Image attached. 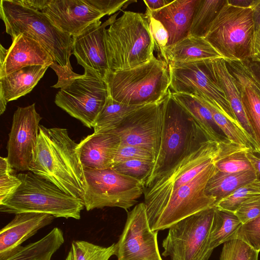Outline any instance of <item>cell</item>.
Here are the masks:
<instances>
[{
    "mask_svg": "<svg viewBox=\"0 0 260 260\" xmlns=\"http://www.w3.org/2000/svg\"><path fill=\"white\" fill-rule=\"evenodd\" d=\"M119 145V136L112 131L87 136L78 143L83 168L94 170L111 168Z\"/></svg>",
    "mask_w": 260,
    "mask_h": 260,
    "instance_id": "7402d4cb",
    "label": "cell"
},
{
    "mask_svg": "<svg viewBox=\"0 0 260 260\" xmlns=\"http://www.w3.org/2000/svg\"><path fill=\"white\" fill-rule=\"evenodd\" d=\"M108 96L105 80L94 71L84 69V74L60 88L55 103L91 128Z\"/></svg>",
    "mask_w": 260,
    "mask_h": 260,
    "instance_id": "8fae6325",
    "label": "cell"
},
{
    "mask_svg": "<svg viewBox=\"0 0 260 260\" xmlns=\"http://www.w3.org/2000/svg\"><path fill=\"white\" fill-rule=\"evenodd\" d=\"M105 42L109 72L136 67L154 56L148 19L142 13L123 12L105 30Z\"/></svg>",
    "mask_w": 260,
    "mask_h": 260,
    "instance_id": "3957f363",
    "label": "cell"
},
{
    "mask_svg": "<svg viewBox=\"0 0 260 260\" xmlns=\"http://www.w3.org/2000/svg\"><path fill=\"white\" fill-rule=\"evenodd\" d=\"M247 149L231 153L217 159L215 162L217 170L225 173H236L253 170L246 155Z\"/></svg>",
    "mask_w": 260,
    "mask_h": 260,
    "instance_id": "74e56055",
    "label": "cell"
},
{
    "mask_svg": "<svg viewBox=\"0 0 260 260\" xmlns=\"http://www.w3.org/2000/svg\"><path fill=\"white\" fill-rule=\"evenodd\" d=\"M246 155L255 173L256 179L254 182L260 186V149H248Z\"/></svg>",
    "mask_w": 260,
    "mask_h": 260,
    "instance_id": "bcb514c9",
    "label": "cell"
},
{
    "mask_svg": "<svg viewBox=\"0 0 260 260\" xmlns=\"http://www.w3.org/2000/svg\"><path fill=\"white\" fill-rule=\"evenodd\" d=\"M154 162L133 159L114 165L111 168L117 172L139 180L144 185L150 176Z\"/></svg>",
    "mask_w": 260,
    "mask_h": 260,
    "instance_id": "d590c367",
    "label": "cell"
},
{
    "mask_svg": "<svg viewBox=\"0 0 260 260\" xmlns=\"http://www.w3.org/2000/svg\"><path fill=\"white\" fill-rule=\"evenodd\" d=\"M55 217L44 213L26 212L14 218L0 231V257H2L50 224Z\"/></svg>",
    "mask_w": 260,
    "mask_h": 260,
    "instance_id": "ffe728a7",
    "label": "cell"
},
{
    "mask_svg": "<svg viewBox=\"0 0 260 260\" xmlns=\"http://www.w3.org/2000/svg\"><path fill=\"white\" fill-rule=\"evenodd\" d=\"M50 67L53 69L58 76L57 83L52 86L53 88H61L81 75L74 73L72 71L70 61L64 67L60 66L56 62L54 61Z\"/></svg>",
    "mask_w": 260,
    "mask_h": 260,
    "instance_id": "f6af8a7d",
    "label": "cell"
},
{
    "mask_svg": "<svg viewBox=\"0 0 260 260\" xmlns=\"http://www.w3.org/2000/svg\"><path fill=\"white\" fill-rule=\"evenodd\" d=\"M197 98L209 110L216 123L231 142L248 149H260V146L250 139L238 123L226 117L207 101Z\"/></svg>",
    "mask_w": 260,
    "mask_h": 260,
    "instance_id": "1f68e13d",
    "label": "cell"
},
{
    "mask_svg": "<svg viewBox=\"0 0 260 260\" xmlns=\"http://www.w3.org/2000/svg\"><path fill=\"white\" fill-rule=\"evenodd\" d=\"M256 179L254 170L225 173L216 169L215 174L208 180L205 192L207 196L215 199L216 204L239 188L254 182Z\"/></svg>",
    "mask_w": 260,
    "mask_h": 260,
    "instance_id": "f1b7e54d",
    "label": "cell"
},
{
    "mask_svg": "<svg viewBox=\"0 0 260 260\" xmlns=\"http://www.w3.org/2000/svg\"><path fill=\"white\" fill-rule=\"evenodd\" d=\"M235 239H240L259 253L260 251V215L242 224Z\"/></svg>",
    "mask_w": 260,
    "mask_h": 260,
    "instance_id": "f35d334b",
    "label": "cell"
},
{
    "mask_svg": "<svg viewBox=\"0 0 260 260\" xmlns=\"http://www.w3.org/2000/svg\"><path fill=\"white\" fill-rule=\"evenodd\" d=\"M258 196H260V186L254 181L239 188L217 203L215 207L235 213L243 203Z\"/></svg>",
    "mask_w": 260,
    "mask_h": 260,
    "instance_id": "e575fe53",
    "label": "cell"
},
{
    "mask_svg": "<svg viewBox=\"0 0 260 260\" xmlns=\"http://www.w3.org/2000/svg\"><path fill=\"white\" fill-rule=\"evenodd\" d=\"M258 0H228L229 4L242 8H252L257 2Z\"/></svg>",
    "mask_w": 260,
    "mask_h": 260,
    "instance_id": "f907efd6",
    "label": "cell"
},
{
    "mask_svg": "<svg viewBox=\"0 0 260 260\" xmlns=\"http://www.w3.org/2000/svg\"><path fill=\"white\" fill-rule=\"evenodd\" d=\"M166 61L187 62L222 57L204 38L188 36L165 50Z\"/></svg>",
    "mask_w": 260,
    "mask_h": 260,
    "instance_id": "83f0119b",
    "label": "cell"
},
{
    "mask_svg": "<svg viewBox=\"0 0 260 260\" xmlns=\"http://www.w3.org/2000/svg\"><path fill=\"white\" fill-rule=\"evenodd\" d=\"M172 94L193 119L207 140L231 142L216 123L209 110L199 99L182 93L172 92Z\"/></svg>",
    "mask_w": 260,
    "mask_h": 260,
    "instance_id": "484cf974",
    "label": "cell"
},
{
    "mask_svg": "<svg viewBox=\"0 0 260 260\" xmlns=\"http://www.w3.org/2000/svg\"><path fill=\"white\" fill-rule=\"evenodd\" d=\"M22 183L15 193L0 205L1 212L44 213L55 217L79 219L84 205L81 199L64 192L31 172L17 174Z\"/></svg>",
    "mask_w": 260,
    "mask_h": 260,
    "instance_id": "8992f818",
    "label": "cell"
},
{
    "mask_svg": "<svg viewBox=\"0 0 260 260\" xmlns=\"http://www.w3.org/2000/svg\"><path fill=\"white\" fill-rule=\"evenodd\" d=\"M142 106L127 105L109 96L95 120L93 134L105 133L115 129L132 112Z\"/></svg>",
    "mask_w": 260,
    "mask_h": 260,
    "instance_id": "4dcf8cb0",
    "label": "cell"
},
{
    "mask_svg": "<svg viewBox=\"0 0 260 260\" xmlns=\"http://www.w3.org/2000/svg\"><path fill=\"white\" fill-rule=\"evenodd\" d=\"M258 255L245 242L234 239L223 244L219 260H258Z\"/></svg>",
    "mask_w": 260,
    "mask_h": 260,
    "instance_id": "8d00e7d4",
    "label": "cell"
},
{
    "mask_svg": "<svg viewBox=\"0 0 260 260\" xmlns=\"http://www.w3.org/2000/svg\"><path fill=\"white\" fill-rule=\"evenodd\" d=\"M246 149L233 143L206 140L177 161L144 188V204L148 221L159 212L172 193L190 181L210 164L230 153Z\"/></svg>",
    "mask_w": 260,
    "mask_h": 260,
    "instance_id": "7a4b0ae2",
    "label": "cell"
},
{
    "mask_svg": "<svg viewBox=\"0 0 260 260\" xmlns=\"http://www.w3.org/2000/svg\"><path fill=\"white\" fill-rule=\"evenodd\" d=\"M210 64L216 81L224 92L238 122L250 139L258 144L247 118L239 90L224 59H210Z\"/></svg>",
    "mask_w": 260,
    "mask_h": 260,
    "instance_id": "d4e9b609",
    "label": "cell"
},
{
    "mask_svg": "<svg viewBox=\"0 0 260 260\" xmlns=\"http://www.w3.org/2000/svg\"><path fill=\"white\" fill-rule=\"evenodd\" d=\"M64 242L62 230L55 227L39 240L20 246L0 260H50Z\"/></svg>",
    "mask_w": 260,
    "mask_h": 260,
    "instance_id": "4316f807",
    "label": "cell"
},
{
    "mask_svg": "<svg viewBox=\"0 0 260 260\" xmlns=\"http://www.w3.org/2000/svg\"><path fill=\"white\" fill-rule=\"evenodd\" d=\"M242 223L234 212L215 207L214 217L208 240V252L221 244L235 239Z\"/></svg>",
    "mask_w": 260,
    "mask_h": 260,
    "instance_id": "f546056e",
    "label": "cell"
},
{
    "mask_svg": "<svg viewBox=\"0 0 260 260\" xmlns=\"http://www.w3.org/2000/svg\"><path fill=\"white\" fill-rule=\"evenodd\" d=\"M49 66H30L0 77V114L7 104L29 93L43 77Z\"/></svg>",
    "mask_w": 260,
    "mask_h": 260,
    "instance_id": "cb8c5ba5",
    "label": "cell"
},
{
    "mask_svg": "<svg viewBox=\"0 0 260 260\" xmlns=\"http://www.w3.org/2000/svg\"><path fill=\"white\" fill-rule=\"evenodd\" d=\"M207 140L169 89L162 103V123L159 150L151 173L144 184L149 187L184 155Z\"/></svg>",
    "mask_w": 260,
    "mask_h": 260,
    "instance_id": "277c9868",
    "label": "cell"
},
{
    "mask_svg": "<svg viewBox=\"0 0 260 260\" xmlns=\"http://www.w3.org/2000/svg\"><path fill=\"white\" fill-rule=\"evenodd\" d=\"M29 171L82 200L86 186L84 168L78 143L70 137L67 129L40 124L35 158Z\"/></svg>",
    "mask_w": 260,
    "mask_h": 260,
    "instance_id": "6da1fadb",
    "label": "cell"
},
{
    "mask_svg": "<svg viewBox=\"0 0 260 260\" xmlns=\"http://www.w3.org/2000/svg\"><path fill=\"white\" fill-rule=\"evenodd\" d=\"M164 100L141 107L127 116L117 128L110 131L119 136L120 145L148 149L156 157L160 142Z\"/></svg>",
    "mask_w": 260,
    "mask_h": 260,
    "instance_id": "2e32d148",
    "label": "cell"
},
{
    "mask_svg": "<svg viewBox=\"0 0 260 260\" xmlns=\"http://www.w3.org/2000/svg\"><path fill=\"white\" fill-rule=\"evenodd\" d=\"M87 3L103 14L111 15L120 10L128 4L136 2V1L126 0H86Z\"/></svg>",
    "mask_w": 260,
    "mask_h": 260,
    "instance_id": "ee69618b",
    "label": "cell"
},
{
    "mask_svg": "<svg viewBox=\"0 0 260 260\" xmlns=\"http://www.w3.org/2000/svg\"><path fill=\"white\" fill-rule=\"evenodd\" d=\"M217 160L172 193L159 212L149 222L152 230L169 229L189 216L215 207V199L207 196L205 190L208 180L216 171Z\"/></svg>",
    "mask_w": 260,
    "mask_h": 260,
    "instance_id": "7c38bea8",
    "label": "cell"
},
{
    "mask_svg": "<svg viewBox=\"0 0 260 260\" xmlns=\"http://www.w3.org/2000/svg\"><path fill=\"white\" fill-rule=\"evenodd\" d=\"M158 232L150 228L144 202L127 213L116 245L117 260H162L157 244Z\"/></svg>",
    "mask_w": 260,
    "mask_h": 260,
    "instance_id": "5bb4252c",
    "label": "cell"
},
{
    "mask_svg": "<svg viewBox=\"0 0 260 260\" xmlns=\"http://www.w3.org/2000/svg\"><path fill=\"white\" fill-rule=\"evenodd\" d=\"M241 223H244L260 215V196L250 198L235 211Z\"/></svg>",
    "mask_w": 260,
    "mask_h": 260,
    "instance_id": "7bdbcfd3",
    "label": "cell"
},
{
    "mask_svg": "<svg viewBox=\"0 0 260 260\" xmlns=\"http://www.w3.org/2000/svg\"><path fill=\"white\" fill-rule=\"evenodd\" d=\"M251 59L260 62V27L255 29Z\"/></svg>",
    "mask_w": 260,
    "mask_h": 260,
    "instance_id": "c3c4849f",
    "label": "cell"
},
{
    "mask_svg": "<svg viewBox=\"0 0 260 260\" xmlns=\"http://www.w3.org/2000/svg\"><path fill=\"white\" fill-rule=\"evenodd\" d=\"M115 243L103 247L90 242L77 240L72 243L65 260H109L116 255Z\"/></svg>",
    "mask_w": 260,
    "mask_h": 260,
    "instance_id": "836d02e7",
    "label": "cell"
},
{
    "mask_svg": "<svg viewBox=\"0 0 260 260\" xmlns=\"http://www.w3.org/2000/svg\"><path fill=\"white\" fill-rule=\"evenodd\" d=\"M115 13L102 24L98 20L86 27L81 34L73 37L72 53L78 63L89 69L105 80L109 72L106 55L105 32L107 26L116 19Z\"/></svg>",
    "mask_w": 260,
    "mask_h": 260,
    "instance_id": "e0dca14e",
    "label": "cell"
},
{
    "mask_svg": "<svg viewBox=\"0 0 260 260\" xmlns=\"http://www.w3.org/2000/svg\"><path fill=\"white\" fill-rule=\"evenodd\" d=\"M146 16L148 19L150 30L154 42L155 47H156L158 52V57L166 61L165 50L169 40L168 31L160 22L149 16Z\"/></svg>",
    "mask_w": 260,
    "mask_h": 260,
    "instance_id": "60d3db41",
    "label": "cell"
},
{
    "mask_svg": "<svg viewBox=\"0 0 260 260\" xmlns=\"http://www.w3.org/2000/svg\"><path fill=\"white\" fill-rule=\"evenodd\" d=\"M214 208L189 216L169 229L162 255L171 260H208V240Z\"/></svg>",
    "mask_w": 260,
    "mask_h": 260,
    "instance_id": "4fadbf2b",
    "label": "cell"
},
{
    "mask_svg": "<svg viewBox=\"0 0 260 260\" xmlns=\"http://www.w3.org/2000/svg\"><path fill=\"white\" fill-rule=\"evenodd\" d=\"M198 2L199 0L173 1L157 11L146 10L145 14L157 20L164 26L169 34V46L189 35Z\"/></svg>",
    "mask_w": 260,
    "mask_h": 260,
    "instance_id": "44dd1931",
    "label": "cell"
},
{
    "mask_svg": "<svg viewBox=\"0 0 260 260\" xmlns=\"http://www.w3.org/2000/svg\"><path fill=\"white\" fill-rule=\"evenodd\" d=\"M253 11V17L255 29L260 27V0L251 8Z\"/></svg>",
    "mask_w": 260,
    "mask_h": 260,
    "instance_id": "816d5d0a",
    "label": "cell"
},
{
    "mask_svg": "<svg viewBox=\"0 0 260 260\" xmlns=\"http://www.w3.org/2000/svg\"><path fill=\"white\" fill-rule=\"evenodd\" d=\"M253 78L260 84V62L249 59L243 61Z\"/></svg>",
    "mask_w": 260,
    "mask_h": 260,
    "instance_id": "7dc6e473",
    "label": "cell"
},
{
    "mask_svg": "<svg viewBox=\"0 0 260 260\" xmlns=\"http://www.w3.org/2000/svg\"><path fill=\"white\" fill-rule=\"evenodd\" d=\"M253 80H254V82L255 84L256 90V91H257V93H258V95H259V96L260 97V84H259L256 81H255L254 79H253Z\"/></svg>",
    "mask_w": 260,
    "mask_h": 260,
    "instance_id": "f5cc1de1",
    "label": "cell"
},
{
    "mask_svg": "<svg viewBox=\"0 0 260 260\" xmlns=\"http://www.w3.org/2000/svg\"><path fill=\"white\" fill-rule=\"evenodd\" d=\"M143 2L147 7V10L150 11H155L161 9L171 3L172 1L168 0H144Z\"/></svg>",
    "mask_w": 260,
    "mask_h": 260,
    "instance_id": "681fc988",
    "label": "cell"
},
{
    "mask_svg": "<svg viewBox=\"0 0 260 260\" xmlns=\"http://www.w3.org/2000/svg\"><path fill=\"white\" fill-rule=\"evenodd\" d=\"M133 159H139L154 162L155 156L148 149L132 145H119L116 151L112 167L118 163Z\"/></svg>",
    "mask_w": 260,
    "mask_h": 260,
    "instance_id": "ab89813d",
    "label": "cell"
},
{
    "mask_svg": "<svg viewBox=\"0 0 260 260\" xmlns=\"http://www.w3.org/2000/svg\"><path fill=\"white\" fill-rule=\"evenodd\" d=\"M224 60L239 90L247 118L260 146V97L253 79L243 61Z\"/></svg>",
    "mask_w": 260,
    "mask_h": 260,
    "instance_id": "603a6c76",
    "label": "cell"
},
{
    "mask_svg": "<svg viewBox=\"0 0 260 260\" xmlns=\"http://www.w3.org/2000/svg\"><path fill=\"white\" fill-rule=\"evenodd\" d=\"M105 80L109 96L130 106H143L162 101L170 86L168 64L154 56L136 67L110 72Z\"/></svg>",
    "mask_w": 260,
    "mask_h": 260,
    "instance_id": "5b68a950",
    "label": "cell"
},
{
    "mask_svg": "<svg viewBox=\"0 0 260 260\" xmlns=\"http://www.w3.org/2000/svg\"><path fill=\"white\" fill-rule=\"evenodd\" d=\"M14 170L0 171V205L10 198L22 183Z\"/></svg>",
    "mask_w": 260,
    "mask_h": 260,
    "instance_id": "b9f144b4",
    "label": "cell"
},
{
    "mask_svg": "<svg viewBox=\"0 0 260 260\" xmlns=\"http://www.w3.org/2000/svg\"><path fill=\"white\" fill-rule=\"evenodd\" d=\"M0 77L30 66H50L54 60L37 41L21 34L8 49L0 48Z\"/></svg>",
    "mask_w": 260,
    "mask_h": 260,
    "instance_id": "d6986e66",
    "label": "cell"
},
{
    "mask_svg": "<svg viewBox=\"0 0 260 260\" xmlns=\"http://www.w3.org/2000/svg\"><path fill=\"white\" fill-rule=\"evenodd\" d=\"M210 60L169 62L170 89L173 92L201 98L238 123L224 92L213 75Z\"/></svg>",
    "mask_w": 260,
    "mask_h": 260,
    "instance_id": "30bf717a",
    "label": "cell"
},
{
    "mask_svg": "<svg viewBox=\"0 0 260 260\" xmlns=\"http://www.w3.org/2000/svg\"><path fill=\"white\" fill-rule=\"evenodd\" d=\"M84 171L86 186L82 201L87 211L106 207L127 211L144 193V185L139 180L112 168Z\"/></svg>",
    "mask_w": 260,
    "mask_h": 260,
    "instance_id": "9c48e42d",
    "label": "cell"
},
{
    "mask_svg": "<svg viewBox=\"0 0 260 260\" xmlns=\"http://www.w3.org/2000/svg\"><path fill=\"white\" fill-rule=\"evenodd\" d=\"M0 16L12 40L22 34L38 42L54 61L66 66L72 54L73 37L61 31L42 12L18 1L1 0Z\"/></svg>",
    "mask_w": 260,
    "mask_h": 260,
    "instance_id": "52a82bcc",
    "label": "cell"
},
{
    "mask_svg": "<svg viewBox=\"0 0 260 260\" xmlns=\"http://www.w3.org/2000/svg\"><path fill=\"white\" fill-rule=\"evenodd\" d=\"M255 26L251 8L228 3L204 38L225 59H251Z\"/></svg>",
    "mask_w": 260,
    "mask_h": 260,
    "instance_id": "ba28073f",
    "label": "cell"
},
{
    "mask_svg": "<svg viewBox=\"0 0 260 260\" xmlns=\"http://www.w3.org/2000/svg\"><path fill=\"white\" fill-rule=\"evenodd\" d=\"M41 119L35 103L18 107L15 111L7 147V157L14 170L29 171L35 158Z\"/></svg>",
    "mask_w": 260,
    "mask_h": 260,
    "instance_id": "9a60e30c",
    "label": "cell"
},
{
    "mask_svg": "<svg viewBox=\"0 0 260 260\" xmlns=\"http://www.w3.org/2000/svg\"><path fill=\"white\" fill-rule=\"evenodd\" d=\"M228 0H199L194 11L189 35L205 38Z\"/></svg>",
    "mask_w": 260,
    "mask_h": 260,
    "instance_id": "d6a6232c",
    "label": "cell"
},
{
    "mask_svg": "<svg viewBox=\"0 0 260 260\" xmlns=\"http://www.w3.org/2000/svg\"><path fill=\"white\" fill-rule=\"evenodd\" d=\"M41 12L72 37L104 16L86 0H44Z\"/></svg>",
    "mask_w": 260,
    "mask_h": 260,
    "instance_id": "ac0fdd59",
    "label": "cell"
}]
</instances>
